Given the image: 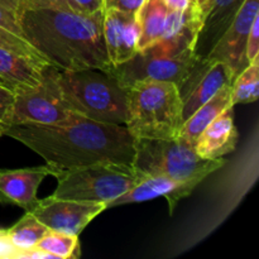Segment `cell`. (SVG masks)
Returning <instances> with one entry per match:
<instances>
[{
    "instance_id": "obj_12",
    "label": "cell",
    "mask_w": 259,
    "mask_h": 259,
    "mask_svg": "<svg viewBox=\"0 0 259 259\" xmlns=\"http://www.w3.org/2000/svg\"><path fill=\"white\" fill-rule=\"evenodd\" d=\"M139 33L137 14L116 9H104V42L111 65H120L138 52Z\"/></svg>"
},
{
    "instance_id": "obj_25",
    "label": "cell",
    "mask_w": 259,
    "mask_h": 259,
    "mask_svg": "<svg viewBox=\"0 0 259 259\" xmlns=\"http://www.w3.org/2000/svg\"><path fill=\"white\" fill-rule=\"evenodd\" d=\"M14 99L15 95L12 89L0 85V138L12 126Z\"/></svg>"
},
{
    "instance_id": "obj_18",
    "label": "cell",
    "mask_w": 259,
    "mask_h": 259,
    "mask_svg": "<svg viewBox=\"0 0 259 259\" xmlns=\"http://www.w3.org/2000/svg\"><path fill=\"white\" fill-rule=\"evenodd\" d=\"M243 3L244 0H199L205 15L204 28L200 37L204 38L210 47L214 46L220 35L229 27Z\"/></svg>"
},
{
    "instance_id": "obj_22",
    "label": "cell",
    "mask_w": 259,
    "mask_h": 259,
    "mask_svg": "<svg viewBox=\"0 0 259 259\" xmlns=\"http://www.w3.org/2000/svg\"><path fill=\"white\" fill-rule=\"evenodd\" d=\"M35 249L52 254L56 259L80 258V240L78 235L50 230L35 245Z\"/></svg>"
},
{
    "instance_id": "obj_31",
    "label": "cell",
    "mask_w": 259,
    "mask_h": 259,
    "mask_svg": "<svg viewBox=\"0 0 259 259\" xmlns=\"http://www.w3.org/2000/svg\"><path fill=\"white\" fill-rule=\"evenodd\" d=\"M194 0H163L164 5L169 10H185L191 5Z\"/></svg>"
},
{
    "instance_id": "obj_23",
    "label": "cell",
    "mask_w": 259,
    "mask_h": 259,
    "mask_svg": "<svg viewBox=\"0 0 259 259\" xmlns=\"http://www.w3.org/2000/svg\"><path fill=\"white\" fill-rule=\"evenodd\" d=\"M0 48L30 58L39 65L51 66L48 61L23 35L17 34L4 27H0Z\"/></svg>"
},
{
    "instance_id": "obj_16",
    "label": "cell",
    "mask_w": 259,
    "mask_h": 259,
    "mask_svg": "<svg viewBox=\"0 0 259 259\" xmlns=\"http://www.w3.org/2000/svg\"><path fill=\"white\" fill-rule=\"evenodd\" d=\"M45 67L47 66L0 48V78L13 91L18 88H34L39 85Z\"/></svg>"
},
{
    "instance_id": "obj_7",
    "label": "cell",
    "mask_w": 259,
    "mask_h": 259,
    "mask_svg": "<svg viewBox=\"0 0 259 259\" xmlns=\"http://www.w3.org/2000/svg\"><path fill=\"white\" fill-rule=\"evenodd\" d=\"M14 95L12 125H70L80 116L71 110L63 99L53 66L45 67L39 85L15 89Z\"/></svg>"
},
{
    "instance_id": "obj_30",
    "label": "cell",
    "mask_w": 259,
    "mask_h": 259,
    "mask_svg": "<svg viewBox=\"0 0 259 259\" xmlns=\"http://www.w3.org/2000/svg\"><path fill=\"white\" fill-rule=\"evenodd\" d=\"M81 13L91 14V13L103 10V0H72Z\"/></svg>"
},
{
    "instance_id": "obj_29",
    "label": "cell",
    "mask_w": 259,
    "mask_h": 259,
    "mask_svg": "<svg viewBox=\"0 0 259 259\" xmlns=\"http://www.w3.org/2000/svg\"><path fill=\"white\" fill-rule=\"evenodd\" d=\"M19 253L10 240L7 229L0 228V259H19Z\"/></svg>"
},
{
    "instance_id": "obj_1",
    "label": "cell",
    "mask_w": 259,
    "mask_h": 259,
    "mask_svg": "<svg viewBox=\"0 0 259 259\" xmlns=\"http://www.w3.org/2000/svg\"><path fill=\"white\" fill-rule=\"evenodd\" d=\"M5 136L39 154L53 169L98 163L132 164L137 139L125 125L99 123L78 116L70 125H12Z\"/></svg>"
},
{
    "instance_id": "obj_33",
    "label": "cell",
    "mask_w": 259,
    "mask_h": 259,
    "mask_svg": "<svg viewBox=\"0 0 259 259\" xmlns=\"http://www.w3.org/2000/svg\"><path fill=\"white\" fill-rule=\"evenodd\" d=\"M0 202H2V204H7V201H5V199L3 197L2 194H0Z\"/></svg>"
},
{
    "instance_id": "obj_8",
    "label": "cell",
    "mask_w": 259,
    "mask_h": 259,
    "mask_svg": "<svg viewBox=\"0 0 259 259\" xmlns=\"http://www.w3.org/2000/svg\"><path fill=\"white\" fill-rule=\"evenodd\" d=\"M201 58L197 51L187 50L177 55H164L149 47L138 51L131 60L114 66L109 72L125 88H131L138 81L151 80L167 81L181 89Z\"/></svg>"
},
{
    "instance_id": "obj_17",
    "label": "cell",
    "mask_w": 259,
    "mask_h": 259,
    "mask_svg": "<svg viewBox=\"0 0 259 259\" xmlns=\"http://www.w3.org/2000/svg\"><path fill=\"white\" fill-rule=\"evenodd\" d=\"M230 95H232V85H225L224 88L220 89L219 93L215 94L209 101L200 106L187 120L184 121L179 138L191 146H195V142L199 138L201 132L225 109L233 106Z\"/></svg>"
},
{
    "instance_id": "obj_4",
    "label": "cell",
    "mask_w": 259,
    "mask_h": 259,
    "mask_svg": "<svg viewBox=\"0 0 259 259\" xmlns=\"http://www.w3.org/2000/svg\"><path fill=\"white\" fill-rule=\"evenodd\" d=\"M184 125L180 89L167 81H138L128 88L125 126L136 139H177Z\"/></svg>"
},
{
    "instance_id": "obj_27",
    "label": "cell",
    "mask_w": 259,
    "mask_h": 259,
    "mask_svg": "<svg viewBox=\"0 0 259 259\" xmlns=\"http://www.w3.org/2000/svg\"><path fill=\"white\" fill-rule=\"evenodd\" d=\"M259 55V14L254 18L250 27L249 34L247 39V47H245V58L248 62L253 60L255 56Z\"/></svg>"
},
{
    "instance_id": "obj_24",
    "label": "cell",
    "mask_w": 259,
    "mask_h": 259,
    "mask_svg": "<svg viewBox=\"0 0 259 259\" xmlns=\"http://www.w3.org/2000/svg\"><path fill=\"white\" fill-rule=\"evenodd\" d=\"M15 2L20 14L24 10L34 9H61L81 13L72 0H15Z\"/></svg>"
},
{
    "instance_id": "obj_2",
    "label": "cell",
    "mask_w": 259,
    "mask_h": 259,
    "mask_svg": "<svg viewBox=\"0 0 259 259\" xmlns=\"http://www.w3.org/2000/svg\"><path fill=\"white\" fill-rule=\"evenodd\" d=\"M104 9L85 14L61 9L24 10L19 23L22 34L51 66L77 71H110L103 34Z\"/></svg>"
},
{
    "instance_id": "obj_9",
    "label": "cell",
    "mask_w": 259,
    "mask_h": 259,
    "mask_svg": "<svg viewBox=\"0 0 259 259\" xmlns=\"http://www.w3.org/2000/svg\"><path fill=\"white\" fill-rule=\"evenodd\" d=\"M105 210L103 202L60 199L51 195L38 200L30 212L50 230L80 235L91 220Z\"/></svg>"
},
{
    "instance_id": "obj_15",
    "label": "cell",
    "mask_w": 259,
    "mask_h": 259,
    "mask_svg": "<svg viewBox=\"0 0 259 259\" xmlns=\"http://www.w3.org/2000/svg\"><path fill=\"white\" fill-rule=\"evenodd\" d=\"M238 131L234 124V106L217 116L195 142V151L204 159H217L237 148Z\"/></svg>"
},
{
    "instance_id": "obj_21",
    "label": "cell",
    "mask_w": 259,
    "mask_h": 259,
    "mask_svg": "<svg viewBox=\"0 0 259 259\" xmlns=\"http://www.w3.org/2000/svg\"><path fill=\"white\" fill-rule=\"evenodd\" d=\"M232 104H249L259 96V55L243 68L232 82Z\"/></svg>"
},
{
    "instance_id": "obj_20",
    "label": "cell",
    "mask_w": 259,
    "mask_h": 259,
    "mask_svg": "<svg viewBox=\"0 0 259 259\" xmlns=\"http://www.w3.org/2000/svg\"><path fill=\"white\" fill-rule=\"evenodd\" d=\"M7 232L15 248L19 252H24L34 248L37 243L50 232V229L32 212L25 211V214L14 225L8 228Z\"/></svg>"
},
{
    "instance_id": "obj_3",
    "label": "cell",
    "mask_w": 259,
    "mask_h": 259,
    "mask_svg": "<svg viewBox=\"0 0 259 259\" xmlns=\"http://www.w3.org/2000/svg\"><path fill=\"white\" fill-rule=\"evenodd\" d=\"M56 80L73 113L99 123L125 125L128 88L111 72L56 68Z\"/></svg>"
},
{
    "instance_id": "obj_32",
    "label": "cell",
    "mask_w": 259,
    "mask_h": 259,
    "mask_svg": "<svg viewBox=\"0 0 259 259\" xmlns=\"http://www.w3.org/2000/svg\"><path fill=\"white\" fill-rule=\"evenodd\" d=\"M0 85H3V86H7V88H9V89H10V86L8 85V83L5 82V81L3 80V78H0Z\"/></svg>"
},
{
    "instance_id": "obj_5",
    "label": "cell",
    "mask_w": 259,
    "mask_h": 259,
    "mask_svg": "<svg viewBox=\"0 0 259 259\" xmlns=\"http://www.w3.org/2000/svg\"><path fill=\"white\" fill-rule=\"evenodd\" d=\"M53 196L108 205L144 179L132 164L98 163L71 169H55Z\"/></svg>"
},
{
    "instance_id": "obj_13",
    "label": "cell",
    "mask_w": 259,
    "mask_h": 259,
    "mask_svg": "<svg viewBox=\"0 0 259 259\" xmlns=\"http://www.w3.org/2000/svg\"><path fill=\"white\" fill-rule=\"evenodd\" d=\"M201 180H175L166 176H146L141 182L132 187L128 192L119 196L108 205L106 209L133 202H143L157 197H164L169 205V211L174 212L177 202L191 195Z\"/></svg>"
},
{
    "instance_id": "obj_6",
    "label": "cell",
    "mask_w": 259,
    "mask_h": 259,
    "mask_svg": "<svg viewBox=\"0 0 259 259\" xmlns=\"http://www.w3.org/2000/svg\"><path fill=\"white\" fill-rule=\"evenodd\" d=\"M227 163L223 157L204 159L194 146L182 139H137L134 169L144 176H166L175 180H204Z\"/></svg>"
},
{
    "instance_id": "obj_10",
    "label": "cell",
    "mask_w": 259,
    "mask_h": 259,
    "mask_svg": "<svg viewBox=\"0 0 259 259\" xmlns=\"http://www.w3.org/2000/svg\"><path fill=\"white\" fill-rule=\"evenodd\" d=\"M258 14L259 0H244L229 27L202 60L207 62L222 61L237 76L249 63L245 58V47L252 23Z\"/></svg>"
},
{
    "instance_id": "obj_14",
    "label": "cell",
    "mask_w": 259,
    "mask_h": 259,
    "mask_svg": "<svg viewBox=\"0 0 259 259\" xmlns=\"http://www.w3.org/2000/svg\"><path fill=\"white\" fill-rule=\"evenodd\" d=\"M55 169L48 164L17 169H0V194L7 204H14L30 211L37 204V191L46 176Z\"/></svg>"
},
{
    "instance_id": "obj_26",
    "label": "cell",
    "mask_w": 259,
    "mask_h": 259,
    "mask_svg": "<svg viewBox=\"0 0 259 259\" xmlns=\"http://www.w3.org/2000/svg\"><path fill=\"white\" fill-rule=\"evenodd\" d=\"M19 18L20 13L15 0H0V27L23 35Z\"/></svg>"
},
{
    "instance_id": "obj_11",
    "label": "cell",
    "mask_w": 259,
    "mask_h": 259,
    "mask_svg": "<svg viewBox=\"0 0 259 259\" xmlns=\"http://www.w3.org/2000/svg\"><path fill=\"white\" fill-rule=\"evenodd\" d=\"M234 73L222 61L207 62L201 58L186 82L180 89L182 99V116L187 120L197 109L219 93L225 85H232Z\"/></svg>"
},
{
    "instance_id": "obj_28",
    "label": "cell",
    "mask_w": 259,
    "mask_h": 259,
    "mask_svg": "<svg viewBox=\"0 0 259 259\" xmlns=\"http://www.w3.org/2000/svg\"><path fill=\"white\" fill-rule=\"evenodd\" d=\"M146 0H103V9H116L137 14Z\"/></svg>"
},
{
    "instance_id": "obj_19",
    "label": "cell",
    "mask_w": 259,
    "mask_h": 259,
    "mask_svg": "<svg viewBox=\"0 0 259 259\" xmlns=\"http://www.w3.org/2000/svg\"><path fill=\"white\" fill-rule=\"evenodd\" d=\"M168 8L163 0H146L137 13L139 23L138 51H143L158 42L163 35Z\"/></svg>"
}]
</instances>
